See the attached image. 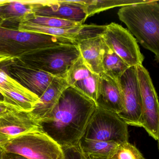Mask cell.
Segmentation results:
<instances>
[{"instance_id": "cell-2", "label": "cell", "mask_w": 159, "mask_h": 159, "mask_svg": "<svg viewBox=\"0 0 159 159\" xmlns=\"http://www.w3.org/2000/svg\"><path fill=\"white\" fill-rule=\"evenodd\" d=\"M137 43L159 60V1L147 0L122 7L118 13Z\"/></svg>"}, {"instance_id": "cell-4", "label": "cell", "mask_w": 159, "mask_h": 159, "mask_svg": "<svg viewBox=\"0 0 159 159\" xmlns=\"http://www.w3.org/2000/svg\"><path fill=\"white\" fill-rule=\"evenodd\" d=\"M80 139L121 144L128 141V125L118 114L97 107Z\"/></svg>"}, {"instance_id": "cell-3", "label": "cell", "mask_w": 159, "mask_h": 159, "mask_svg": "<svg viewBox=\"0 0 159 159\" xmlns=\"http://www.w3.org/2000/svg\"><path fill=\"white\" fill-rule=\"evenodd\" d=\"M28 159H64L63 149L43 131L22 135L1 147Z\"/></svg>"}, {"instance_id": "cell-23", "label": "cell", "mask_w": 159, "mask_h": 159, "mask_svg": "<svg viewBox=\"0 0 159 159\" xmlns=\"http://www.w3.org/2000/svg\"><path fill=\"white\" fill-rule=\"evenodd\" d=\"M64 153V159H89L77 146L62 148Z\"/></svg>"}, {"instance_id": "cell-1", "label": "cell", "mask_w": 159, "mask_h": 159, "mask_svg": "<svg viewBox=\"0 0 159 159\" xmlns=\"http://www.w3.org/2000/svg\"><path fill=\"white\" fill-rule=\"evenodd\" d=\"M96 107L94 101L69 86L49 119L42 124L43 130L62 148L78 146Z\"/></svg>"}, {"instance_id": "cell-19", "label": "cell", "mask_w": 159, "mask_h": 159, "mask_svg": "<svg viewBox=\"0 0 159 159\" xmlns=\"http://www.w3.org/2000/svg\"><path fill=\"white\" fill-rule=\"evenodd\" d=\"M145 0H80L85 8L87 17L95 14L117 7L144 2Z\"/></svg>"}, {"instance_id": "cell-18", "label": "cell", "mask_w": 159, "mask_h": 159, "mask_svg": "<svg viewBox=\"0 0 159 159\" xmlns=\"http://www.w3.org/2000/svg\"><path fill=\"white\" fill-rule=\"evenodd\" d=\"M102 66L103 73L116 81L130 67L107 45L103 56Z\"/></svg>"}, {"instance_id": "cell-16", "label": "cell", "mask_w": 159, "mask_h": 159, "mask_svg": "<svg viewBox=\"0 0 159 159\" xmlns=\"http://www.w3.org/2000/svg\"><path fill=\"white\" fill-rule=\"evenodd\" d=\"M16 80L23 86L41 96L57 76L49 71L41 70L25 69L16 68L13 71Z\"/></svg>"}, {"instance_id": "cell-17", "label": "cell", "mask_w": 159, "mask_h": 159, "mask_svg": "<svg viewBox=\"0 0 159 159\" xmlns=\"http://www.w3.org/2000/svg\"><path fill=\"white\" fill-rule=\"evenodd\" d=\"M81 57L88 68L100 76L103 74V56L106 44L101 36L84 40L77 43Z\"/></svg>"}, {"instance_id": "cell-28", "label": "cell", "mask_w": 159, "mask_h": 159, "mask_svg": "<svg viewBox=\"0 0 159 159\" xmlns=\"http://www.w3.org/2000/svg\"><path fill=\"white\" fill-rule=\"evenodd\" d=\"M3 5H4V4H3L2 5H0V25H1V24L2 21L3 20V18H2V16L1 14L2 11V7H3Z\"/></svg>"}, {"instance_id": "cell-8", "label": "cell", "mask_w": 159, "mask_h": 159, "mask_svg": "<svg viewBox=\"0 0 159 159\" xmlns=\"http://www.w3.org/2000/svg\"><path fill=\"white\" fill-rule=\"evenodd\" d=\"M43 131L41 124L31 114L10 109L0 115V148L25 134Z\"/></svg>"}, {"instance_id": "cell-27", "label": "cell", "mask_w": 159, "mask_h": 159, "mask_svg": "<svg viewBox=\"0 0 159 159\" xmlns=\"http://www.w3.org/2000/svg\"><path fill=\"white\" fill-rule=\"evenodd\" d=\"M88 158H89V159H106V158H104V157L92 156V155H90V156H88Z\"/></svg>"}, {"instance_id": "cell-20", "label": "cell", "mask_w": 159, "mask_h": 159, "mask_svg": "<svg viewBox=\"0 0 159 159\" xmlns=\"http://www.w3.org/2000/svg\"><path fill=\"white\" fill-rule=\"evenodd\" d=\"M2 11L3 20L20 21V23L28 20L34 14L32 7H28L26 3L20 2H11L4 5Z\"/></svg>"}, {"instance_id": "cell-14", "label": "cell", "mask_w": 159, "mask_h": 159, "mask_svg": "<svg viewBox=\"0 0 159 159\" xmlns=\"http://www.w3.org/2000/svg\"><path fill=\"white\" fill-rule=\"evenodd\" d=\"M69 86L65 77H55L51 85L40 97L39 102L31 113L41 124L49 119L61 95Z\"/></svg>"}, {"instance_id": "cell-24", "label": "cell", "mask_w": 159, "mask_h": 159, "mask_svg": "<svg viewBox=\"0 0 159 159\" xmlns=\"http://www.w3.org/2000/svg\"><path fill=\"white\" fill-rule=\"evenodd\" d=\"M11 108H12L6 104L3 100H0V115H2Z\"/></svg>"}, {"instance_id": "cell-12", "label": "cell", "mask_w": 159, "mask_h": 159, "mask_svg": "<svg viewBox=\"0 0 159 159\" xmlns=\"http://www.w3.org/2000/svg\"><path fill=\"white\" fill-rule=\"evenodd\" d=\"M34 14L50 16L83 25L87 19L84 6L80 1H53L48 2L43 8L33 9Z\"/></svg>"}, {"instance_id": "cell-11", "label": "cell", "mask_w": 159, "mask_h": 159, "mask_svg": "<svg viewBox=\"0 0 159 159\" xmlns=\"http://www.w3.org/2000/svg\"><path fill=\"white\" fill-rule=\"evenodd\" d=\"M65 78L70 86L95 102L99 76L88 68L81 57L70 69Z\"/></svg>"}, {"instance_id": "cell-9", "label": "cell", "mask_w": 159, "mask_h": 159, "mask_svg": "<svg viewBox=\"0 0 159 159\" xmlns=\"http://www.w3.org/2000/svg\"><path fill=\"white\" fill-rule=\"evenodd\" d=\"M103 25H82L70 28H57L37 25L26 20L19 24L18 30L22 32L43 34L71 40L78 43L101 36L105 30Z\"/></svg>"}, {"instance_id": "cell-13", "label": "cell", "mask_w": 159, "mask_h": 159, "mask_svg": "<svg viewBox=\"0 0 159 159\" xmlns=\"http://www.w3.org/2000/svg\"><path fill=\"white\" fill-rule=\"evenodd\" d=\"M81 57L77 44H64L47 52L45 65L47 70L57 77H66L75 62Z\"/></svg>"}, {"instance_id": "cell-26", "label": "cell", "mask_w": 159, "mask_h": 159, "mask_svg": "<svg viewBox=\"0 0 159 159\" xmlns=\"http://www.w3.org/2000/svg\"><path fill=\"white\" fill-rule=\"evenodd\" d=\"M7 152L2 148H0V159H6Z\"/></svg>"}, {"instance_id": "cell-7", "label": "cell", "mask_w": 159, "mask_h": 159, "mask_svg": "<svg viewBox=\"0 0 159 159\" xmlns=\"http://www.w3.org/2000/svg\"><path fill=\"white\" fill-rule=\"evenodd\" d=\"M101 37L107 46L129 67L142 65L144 56L135 38L127 30L112 23L106 25Z\"/></svg>"}, {"instance_id": "cell-22", "label": "cell", "mask_w": 159, "mask_h": 159, "mask_svg": "<svg viewBox=\"0 0 159 159\" xmlns=\"http://www.w3.org/2000/svg\"><path fill=\"white\" fill-rule=\"evenodd\" d=\"M27 20L37 25L57 28H70L82 25L75 22L63 20L60 18L41 16L35 14L30 16Z\"/></svg>"}, {"instance_id": "cell-25", "label": "cell", "mask_w": 159, "mask_h": 159, "mask_svg": "<svg viewBox=\"0 0 159 159\" xmlns=\"http://www.w3.org/2000/svg\"><path fill=\"white\" fill-rule=\"evenodd\" d=\"M6 159H28L23 156L15 153L7 152Z\"/></svg>"}, {"instance_id": "cell-21", "label": "cell", "mask_w": 159, "mask_h": 159, "mask_svg": "<svg viewBox=\"0 0 159 159\" xmlns=\"http://www.w3.org/2000/svg\"><path fill=\"white\" fill-rule=\"evenodd\" d=\"M106 159H145L137 148L128 141L119 144Z\"/></svg>"}, {"instance_id": "cell-10", "label": "cell", "mask_w": 159, "mask_h": 159, "mask_svg": "<svg viewBox=\"0 0 159 159\" xmlns=\"http://www.w3.org/2000/svg\"><path fill=\"white\" fill-rule=\"evenodd\" d=\"M0 94L11 107L25 112L33 111L39 100L37 94L9 75L0 85Z\"/></svg>"}, {"instance_id": "cell-6", "label": "cell", "mask_w": 159, "mask_h": 159, "mask_svg": "<svg viewBox=\"0 0 159 159\" xmlns=\"http://www.w3.org/2000/svg\"><path fill=\"white\" fill-rule=\"evenodd\" d=\"M142 102V127L155 140L159 135L158 96L148 70L142 65L136 66Z\"/></svg>"}, {"instance_id": "cell-5", "label": "cell", "mask_w": 159, "mask_h": 159, "mask_svg": "<svg viewBox=\"0 0 159 159\" xmlns=\"http://www.w3.org/2000/svg\"><path fill=\"white\" fill-rule=\"evenodd\" d=\"M123 110L118 116L127 125L142 127V102L136 66L130 67L118 80Z\"/></svg>"}, {"instance_id": "cell-15", "label": "cell", "mask_w": 159, "mask_h": 159, "mask_svg": "<svg viewBox=\"0 0 159 159\" xmlns=\"http://www.w3.org/2000/svg\"><path fill=\"white\" fill-rule=\"evenodd\" d=\"M96 105L117 114L123 110L122 98L118 82L105 74L99 76Z\"/></svg>"}]
</instances>
